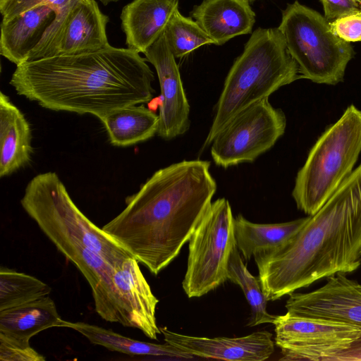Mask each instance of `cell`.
<instances>
[{"label":"cell","instance_id":"1","mask_svg":"<svg viewBox=\"0 0 361 361\" xmlns=\"http://www.w3.org/2000/svg\"><path fill=\"white\" fill-rule=\"evenodd\" d=\"M209 169V161L195 159L157 171L102 228L158 274L178 255L212 202L217 185Z\"/></svg>","mask_w":361,"mask_h":361},{"label":"cell","instance_id":"2","mask_svg":"<svg viewBox=\"0 0 361 361\" xmlns=\"http://www.w3.org/2000/svg\"><path fill=\"white\" fill-rule=\"evenodd\" d=\"M154 80L140 53L109 44L96 51L23 63L9 83L43 108L99 119L116 109L149 102Z\"/></svg>","mask_w":361,"mask_h":361},{"label":"cell","instance_id":"3","mask_svg":"<svg viewBox=\"0 0 361 361\" xmlns=\"http://www.w3.org/2000/svg\"><path fill=\"white\" fill-rule=\"evenodd\" d=\"M268 301L361 265V163L288 243L255 255Z\"/></svg>","mask_w":361,"mask_h":361},{"label":"cell","instance_id":"4","mask_svg":"<svg viewBox=\"0 0 361 361\" xmlns=\"http://www.w3.org/2000/svg\"><path fill=\"white\" fill-rule=\"evenodd\" d=\"M20 204L86 279L92 289L94 307H104L115 290V268L132 255L79 209L55 172L33 177L25 188Z\"/></svg>","mask_w":361,"mask_h":361},{"label":"cell","instance_id":"5","mask_svg":"<svg viewBox=\"0 0 361 361\" xmlns=\"http://www.w3.org/2000/svg\"><path fill=\"white\" fill-rule=\"evenodd\" d=\"M298 79V66L278 27L255 30L225 79L204 147L237 114Z\"/></svg>","mask_w":361,"mask_h":361},{"label":"cell","instance_id":"6","mask_svg":"<svg viewBox=\"0 0 361 361\" xmlns=\"http://www.w3.org/2000/svg\"><path fill=\"white\" fill-rule=\"evenodd\" d=\"M361 152V110L351 104L329 126L298 171L292 196L298 209L314 214L352 173Z\"/></svg>","mask_w":361,"mask_h":361},{"label":"cell","instance_id":"7","mask_svg":"<svg viewBox=\"0 0 361 361\" xmlns=\"http://www.w3.org/2000/svg\"><path fill=\"white\" fill-rule=\"evenodd\" d=\"M278 29L298 66L300 78L331 85L343 80L354 51L333 32L324 16L295 1L283 11Z\"/></svg>","mask_w":361,"mask_h":361},{"label":"cell","instance_id":"8","mask_svg":"<svg viewBox=\"0 0 361 361\" xmlns=\"http://www.w3.org/2000/svg\"><path fill=\"white\" fill-rule=\"evenodd\" d=\"M234 217L228 200L212 202L189 240L183 288L188 298L201 297L228 280L236 246Z\"/></svg>","mask_w":361,"mask_h":361},{"label":"cell","instance_id":"9","mask_svg":"<svg viewBox=\"0 0 361 361\" xmlns=\"http://www.w3.org/2000/svg\"><path fill=\"white\" fill-rule=\"evenodd\" d=\"M286 118L268 98L247 106L233 117L211 143L214 163L223 168L252 162L270 149L284 134Z\"/></svg>","mask_w":361,"mask_h":361},{"label":"cell","instance_id":"10","mask_svg":"<svg viewBox=\"0 0 361 361\" xmlns=\"http://www.w3.org/2000/svg\"><path fill=\"white\" fill-rule=\"evenodd\" d=\"M108 21L94 0H72L56 12L26 62L104 49L109 45L106 32Z\"/></svg>","mask_w":361,"mask_h":361},{"label":"cell","instance_id":"11","mask_svg":"<svg viewBox=\"0 0 361 361\" xmlns=\"http://www.w3.org/2000/svg\"><path fill=\"white\" fill-rule=\"evenodd\" d=\"M275 344L286 360L327 361L361 334V328L344 322L286 312L276 316Z\"/></svg>","mask_w":361,"mask_h":361},{"label":"cell","instance_id":"12","mask_svg":"<svg viewBox=\"0 0 361 361\" xmlns=\"http://www.w3.org/2000/svg\"><path fill=\"white\" fill-rule=\"evenodd\" d=\"M144 54L154 67L160 86L157 134L164 140H172L185 133L190 125V104L178 66L164 33Z\"/></svg>","mask_w":361,"mask_h":361},{"label":"cell","instance_id":"13","mask_svg":"<svg viewBox=\"0 0 361 361\" xmlns=\"http://www.w3.org/2000/svg\"><path fill=\"white\" fill-rule=\"evenodd\" d=\"M326 283L306 293H291L287 312L299 316L334 320L361 328V283L336 274Z\"/></svg>","mask_w":361,"mask_h":361},{"label":"cell","instance_id":"14","mask_svg":"<svg viewBox=\"0 0 361 361\" xmlns=\"http://www.w3.org/2000/svg\"><path fill=\"white\" fill-rule=\"evenodd\" d=\"M164 341L194 357L229 361H263L274 352L272 334L267 331L247 336L206 338L188 336L160 329Z\"/></svg>","mask_w":361,"mask_h":361},{"label":"cell","instance_id":"15","mask_svg":"<svg viewBox=\"0 0 361 361\" xmlns=\"http://www.w3.org/2000/svg\"><path fill=\"white\" fill-rule=\"evenodd\" d=\"M138 262L133 257L125 259L115 268L113 280L128 321V327L140 330L151 339L161 334L157 324L155 310L158 299L142 274Z\"/></svg>","mask_w":361,"mask_h":361},{"label":"cell","instance_id":"16","mask_svg":"<svg viewBox=\"0 0 361 361\" xmlns=\"http://www.w3.org/2000/svg\"><path fill=\"white\" fill-rule=\"evenodd\" d=\"M178 0H134L122 9L121 27L128 49L145 53L164 32Z\"/></svg>","mask_w":361,"mask_h":361},{"label":"cell","instance_id":"17","mask_svg":"<svg viewBox=\"0 0 361 361\" xmlns=\"http://www.w3.org/2000/svg\"><path fill=\"white\" fill-rule=\"evenodd\" d=\"M190 15L216 45L250 33L255 22V14L245 0H203Z\"/></svg>","mask_w":361,"mask_h":361},{"label":"cell","instance_id":"18","mask_svg":"<svg viewBox=\"0 0 361 361\" xmlns=\"http://www.w3.org/2000/svg\"><path fill=\"white\" fill-rule=\"evenodd\" d=\"M56 17L55 10L44 4L35 6L1 24L0 54L18 66L42 38Z\"/></svg>","mask_w":361,"mask_h":361},{"label":"cell","instance_id":"19","mask_svg":"<svg viewBox=\"0 0 361 361\" xmlns=\"http://www.w3.org/2000/svg\"><path fill=\"white\" fill-rule=\"evenodd\" d=\"M31 127L21 111L0 92V177L28 165L33 152Z\"/></svg>","mask_w":361,"mask_h":361},{"label":"cell","instance_id":"20","mask_svg":"<svg viewBox=\"0 0 361 361\" xmlns=\"http://www.w3.org/2000/svg\"><path fill=\"white\" fill-rule=\"evenodd\" d=\"M310 216L296 220L262 224L252 223L241 214L234 219L236 246L245 259L288 243L307 222Z\"/></svg>","mask_w":361,"mask_h":361},{"label":"cell","instance_id":"21","mask_svg":"<svg viewBox=\"0 0 361 361\" xmlns=\"http://www.w3.org/2000/svg\"><path fill=\"white\" fill-rule=\"evenodd\" d=\"M62 319L49 295L32 302L0 311V334L12 338L30 341L38 333L61 327Z\"/></svg>","mask_w":361,"mask_h":361},{"label":"cell","instance_id":"22","mask_svg":"<svg viewBox=\"0 0 361 361\" xmlns=\"http://www.w3.org/2000/svg\"><path fill=\"white\" fill-rule=\"evenodd\" d=\"M61 327H67L79 332L94 345L130 355L159 356L176 360L195 358L193 355L168 343L156 344L140 341L85 322L62 320Z\"/></svg>","mask_w":361,"mask_h":361},{"label":"cell","instance_id":"23","mask_svg":"<svg viewBox=\"0 0 361 361\" xmlns=\"http://www.w3.org/2000/svg\"><path fill=\"white\" fill-rule=\"evenodd\" d=\"M102 122L110 142L127 147L146 141L158 132L159 116L143 105H131L104 116Z\"/></svg>","mask_w":361,"mask_h":361},{"label":"cell","instance_id":"24","mask_svg":"<svg viewBox=\"0 0 361 361\" xmlns=\"http://www.w3.org/2000/svg\"><path fill=\"white\" fill-rule=\"evenodd\" d=\"M228 280L238 285L243 290L251 310V317L247 326H254L265 323L273 324L276 315L267 310V300L263 293L259 279L247 269L235 246L231 255Z\"/></svg>","mask_w":361,"mask_h":361},{"label":"cell","instance_id":"25","mask_svg":"<svg viewBox=\"0 0 361 361\" xmlns=\"http://www.w3.org/2000/svg\"><path fill=\"white\" fill-rule=\"evenodd\" d=\"M51 291L47 283L35 276L1 267L0 311L46 297Z\"/></svg>","mask_w":361,"mask_h":361},{"label":"cell","instance_id":"26","mask_svg":"<svg viewBox=\"0 0 361 361\" xmlns=\"http://www.w3.org/2000/svg\"><path fill=\"white\" fill-rule=\"evenodd\" d=\"M164 34L172 54L178 59L200 47L214 44L195 20L183 16L178 9L171 16Z\"/></svg>","mask_w":361,"mask_h":361},{"label":"cell","instance_id":"27","mask_svg":"<svg viewBox=\"0 0 361 361\" xmlns=\"http://www.w3.org/2000/svg\"><path fill=\"white\" fill-rule=\"evenodd\" d=\"M46 358L30 345V341L12 338L0 334L1 361H44Z\"/></svg>","mask_w":361,"mask_h":361},{"label":"cell","instance_id":"28","mask_svg":"<svg viewBox=\"0 0 361 361\" xmlns=\"http://www.w3.org/2000/svg\"><path fill=\"white\" fill-rule=\"evenodd\" d=\"M72 0H0L2 20H8L35 6L47 4L56 12Z\"/></svg>","mask_w":361,"mask_h":361},{"label":"cell","instance_id":"29","mask_svg":"<svg viewBox=\"0 0 361 361\" xmlns=\"http://www.w3.org/2000/svg\"><path fill=\"white\" fill-rule=\"evenodd\" d=\"M329 24L333 32L344 41H361V11L342 16Z\"/></svg>","mask_w":361,"mask_h":361},{"label":"cell","instance_id":"30","mask_svg":"<svg viewBox=\"0 0 361 361\" xmlns=\"http://www.w3.org/2000/svg\"><path fill=\"white\" fill-rule=\"evenodd\" d=\"M324 17L329 22L342 16L361 11V6L355 0H321Z\"/></svg>","mask_w":361,"mask_h":361},{"label":"cell","instance_id":"31","mask_svg":"<svg viewBox=\"0 0 361 361\" xmlns=\"http://www.w3.org/2000/svg\"><path fill=\"white\" fill-rule=\"evenodd\" d=\"M327 361H361V334L345 348L331 356Z\"/></svg>","mask_w":361,"mask_h":361},{"label":"cell","instance_id":"32","mask_svg":"<svg viewBox=\"0 0 361 361\" xmlns=\"http://www.w3.org/2000/svg\"><path fill=\"white\" fill-rule=\"evenodd\" d=\"M119 0H100V1L104 4V5H107L111 2H116Z\"/></svg>","mask_w":361,"mask_h":361},{"label":"cell","instance_id":"33","mask_svg":"<svg viewBox=\"0 0 361 361\" xmlns=\"http://www.w3.org/2000/svg\"><path fill=\"white\" fill-rule=\"evenodd\" d=\"M359 4L360 6H361V0H355Z\"/></svg>","mask_w":361,"mask_h":361},{"label":"cell","instance_id":"34","mask_svg":"<svg viewBox=\"0 0 361 361\" xmlns=\"http://www.w3.org/2000/svg\"><path fill=\"white\" fill-rule=\"evenodd\" d=\"M246 1L249 2V3H252L255 0H245Z\"/></svg>","mask_w":361,"mask_h":361}]
</instances>
